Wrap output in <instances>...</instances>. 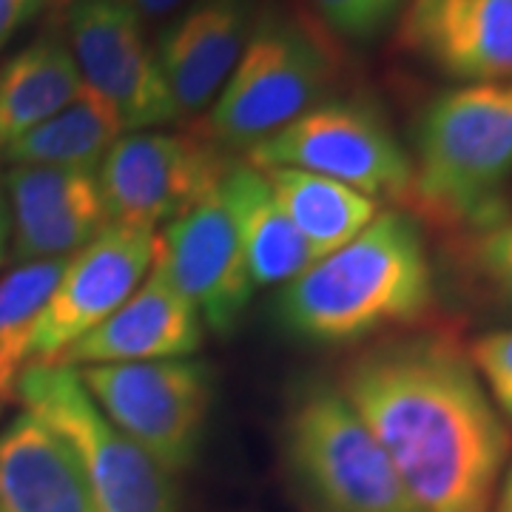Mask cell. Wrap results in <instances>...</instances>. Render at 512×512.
I'll return each mask as SVG.
<instances>
[{
  "mask_svg": "<svg viewBox=\"0 0 512 512\" xmlns=\"http://www.w3.org/2000/svg\"><path fill=\"white\" fill-rule=\"evenodd\" d=\"M333 384L421 512H490L512 427L461 345L441 333L384 336L353 353Z\"/></svg>",
  "mask_w": 512,
  "mask_h": 512,
  "instance_id": "obj_1",
  "label": "cell"
},
{
  "mask_svg": "<svg viewBox=\"0 0 512 512\" xmlns=\"http://www.w3.org/2000/svg\"><path fill=\"white\" fill-rule=\"evenodd\" d=\"M126 134L120 114L100 94L83 92L55 117L23 134L0 157L9 165H52V168H80L97 171L111 146Z\"/></svg>",
  "mask_w": 512,
  "mask_h": 512,
  "instance_id": "obj_21",
  "label": "cell"
},
{
  "mask_svg": "<svg viewBox=\"0 0 512 512\" xmlns=\"http://www.w3.org/2000/svg\"><path fill=\"white\" fill-rule=\"evenodd\" d=\"M436 271L416 214L387 208L362 234L316 259L276 293V322L311 345H356L419 322Z\"/></svg>",
  "mask_w": 512,
  "mask_h": 512,
  "instance_id": "obj_2",
  "label": "cell"
},
{
  "mask_svg": "<svg viewBox=\"0 0 512 512\" xmlns=\"http://www.w3.org/2000/svg\"><path fill=\"white\" fill-rule=\"evenodd\" d=\"M9 245H12V217H9L6 188H3V177H0V265L6 262Z\"/></svg>",
  "mask_w": 512,
  "mask_h": 512,
  "instance_id": "obj_28",
  "label": "cell"
},
{
  "mask_svg": "<svg viewBox=\"0 0 512 512\" xmlns=\"http://www.w3.org/2000/svg\"><path fill=\"white\" fill-rule=\"evenodd\" d=\"M117 3H123L128 12H134L140 20H157L183 9L185 0H117Z\"/></svg>",
  "mask_w": 512,
  "mask_h": 512,
  "instance_id": "obj_27",
  "label": "cell"
},
{
  "mask_svg": "<svg viewBox=\"0 0 512 512\" xmlns=\"http://www.w3.org/2000/svg\"><path fill=\"white\" fill-rule=\"evenodd\" d=\"M413 197L424 217L470 231L501 217L512 180V80L464 83L433 97L413 140Z\"/></svg>",
  "mask_w": 512,
  "mask_h": 512,
  "instance_id": "obj_3",
  "label": "cell"
},
{
  "mask_svg": "<svg viewBox=\"0 0 512 512\" xmlns=\"http://www.w3.org/2000/svg\"><path fill=\"white\" fill-rule=\"evenodd\" d=\"M157 242V231L109 222L83 251L69 256L37 319L29 367L57 365L100 328L146 279L157 259Z\"/></svg>",
  "mask_w": 512,
  "mask_h": 512,
  "instance_id": "obj_10",
  "label": "cell"
},
{
  "mask_svg": "<svg viewBox=\"0 0 512 512\" xmlns=\"http://www.w3.org/2000/svg\"><path fill=\"white\" fill-rule=\"evenodd\" d=\"M83 92V77L63 35L32 40L0 69V151L55 117Z\"/></svg>",
  "mask_w": 512,
  "mask_h": 512,
  "instance_id": "obj_19",
  "label": "cell"
},
{
  "mask_svg": "<svg viewBox=\"0 0 512 512\" xmlns=\"http://www.w3.org/2000/svg\"><path fill=\"white\" fill-rule=\"evenodd\" d=\"M467 359L493 399L495 410L512 427V325L476 336L467 348Z\"/></svg>",
  "mask_w": 512,
  "mask_h": 512,
  "instance_id": "obj_25",
  "label": "cell"
},
{
  "mask_svg": "<svg viewBox=\"0 0 512 512\" xmlns=\"http://www.w3.org/2000/svg\"><path fill=\"white\" fill-rule=\"evenodd\" d=\"M15 399L69 444L97 512H177L174 476L123 436L72 367H29Z\"/></svg>",
  "mask_w": 512,
  "mask_h": 512,
  "instance_id": "obj_6",
  "label": "cell"
},
{
  "mask_svg": "<svg viewBox=\"0 0 512 512\" xmlns=\"http://www.w3.org/2000/svg\"><path fill=\"white\" fill-rule=\"evenodd\" d=\"M15 262H52L83 251L106 225L109 214L97 171L9 165L3 174Z\"/></svg>",
  "mask_w": 512,
  "mask_h": 512,
  "instance_id": "obj_14",
  "label": "cell"
},
{
  "mask_svg": "<svg viewBox=\"0 0 512 512\" xmlns=\"http://www.w3.org/2000/svg\"><path fill=\"white\" fill-rule=\"evenodd\" d=\"M46 3L49 0H0V52L46 9Z\"/></svg>",
  "mask_w": 512,
  "mask_h": 512,
  "instance_id": "obj_26",
  "label": "cell"
},
{
  "mask_svg": "<svg viewBox=\"0 0 512 512\" xmlns=\"http://www.w3.org/2000/svg\"><path fill=\"white\" fill-rule=\"evenodd\" d=\"M63 265L66 259L20 262L0 276V407L15 399L20 376L29 367L37 319Z\"/></svg>",
  "mask_w": 512,
  "mask_h": 512,
  "instance_id": "obj_22",
  "label": "cell"
},
{
  "mask_svg": "<svg viewBox=\"0 0 512 512\" xmlns=\"http://www.w3.org/2000/svg\"><path fill=\"white\" fill-rule=\"evenodd\" d=\"M308 3L316 18L333 35L353 43H367L382 35L393 20H399L407 0H308Z\"/></svg>",
  "mask_w": 512,
  "mask_h": 512,
  "instance_id": "obj_24",
  "label": "cell"
},
{
  "mask_svg": "<svg viewBox=\"0 0 512 512\" xmlns=\"http://www.w3.org/2000/svg\"><path fill=\"white\" fill-rule=\"evenodd\" d=\"M202 342L205 325L200 313L154 259L137 291L100 328L80 339L57 365L80 370L100 365L191 359L200 353Z\"/></svg>",
  "mask_w": 512,
  "mask_h": 512,
  "instance_id": "obj_16",
  "label": "cell"
},
{
  "mask_svg": "<svg viewBox=\"0 0 512 512\" xmlns=\"http://www.w3.org/2000/svg\"><path fill=\"white\" fill-rule=\"evenodd\" d=\"M77 379L100 413L171 476L194 467L214 404V370L208 362L191 356L80 367Z\"/></svg>",
  "mask_w": 512,
  "mask_h": 512,
  "instance_id": "obj_8",
  "label": "cell"
},
{
  "mask_svg": "<svg viewBox=\"0 0 512 512\" xmlns=\"http://www.w3.org/2000/svg\"><path fill=\"white\" fill-rule=\"evenodd\" d=\"M254 168H296L350 185L379 205H410L413 160L379 111L362 100H322L242 154Z\"/></svg>",
  "mask_w": 512,
  "mask_h": 512,
  "instance_id": "obj_7",
  "label": "cell"
},
{
  "mask_svg": "<svg viewBox=\"0 0 512 512\" xmlns=\"http://www.w3.org/2000/svg\"><path fill=\"white\" fill-rule=\"evenodd\" d=\"M333 77L336 60L325 40L293 15L268 12L256 18L234 72L205 114V140L245 154L328 100Z\"/></svg>",
  "mask_w": 512,
  "mask_h": 512,
  "instance_id": "obj_5",
  "label": "cell"
},
{
  "mask_svg": "<svg viewBox=\"0 0 512 512\" xmlns=\"http://www.w3.org/2000/svg\"><path fill=\"white\" fill-rule=\"evenodd\" d=\"M222 200L237 228L239 248L256 291L282 288L305 274L313 254L276 202L265 174L248 163H231L220 183Z\"/></svg>",
  "mask_w": 512,
  "mask_h": 512,
  "instance_id": "obj_18",
  "label": "cell"
},
{
  "mask_svg": "<svg viewBox=\"0 0 512 512\" xmlns=\"http://www.w3.org/2000/svg\"><path fill=\"white\" fill-rule=\"evenodd\" d=\"M399 46L464 83L512 80V0H407Z\"/></svg>",
  "mask_w": 512,
  "mask_h": 512,
  "instance_id": "obj_13",
  "label": "cell"
},
{
  "mask_svg": "<svg viewBox=\"0 0 512 512\" xmlns=\"http://www.w3.org/2000/svg\"><path fill=\"white\" fill-rule=\"evenodd\" d=\"M461 251L478 285L512 311V214L461 231Z\"/></svg>",
  "mask_w": 512,
  "mask_h": 512,
  "instance_id": "obj_23",
  "label": "cell"
},
{
  "mask_svg": "<svg viewBox=\"0 0 512 512\" xmlns=\"http://www.w3.org/2000/svg\"><path fill=\"white\" fill-rule=\"evenodd\" d=\"M0 512H97L69 444L26 410L0 433Z\"/></svg>",
  "mask_w": 512,
  "mask_h": 512,
  "instance_id": "obj_17",
  "label": "cell"
},
{
  "mask_svg": "<svg viewBox=\"0 0 512 512\" xmlns=\"http://www.w3.org/2000/svg\"><path fill=\"white\" fill-rule=\"evenodd\" d=\"M490 512H512V458L504 470V476L498 481V490H495L493 504H490Z\"/></svg>",
  "mask_w": 512,
  "mask_h": 512,
  "instance_id": "obj_29",
  "label": "cell"
},
{
  "mask_svg": "<svg viewBox=\"0 0 512 512\" xmlns=\"http://www.w3.org/2000/svg\"><path fill=\"white\" fill-rule=\"evenodd\" d=\"M274 191L276 202L288 214L299 237L305 239L313 262L333 254L345 242L362 234L382 214V205L367 194L296 168H259Z\"/></svg>",
  "mask_w": 512,
  "mask_h": 512,
  "instance_id": "obj_20",
  "label": "cell"
},
{
  "mask_svg": "<svg viewBox=\"0 0 512 512\" xmlns=\"http://www.w3.org/2000/svg\"><path fill=\"white\" fill-rule=\"evenodd\" d=\"M228 165L205 137L126 131L97 165V185L111 225L157 231L211 194Z\"/></svg>",
  "mask_w": 512,
  "mask_h": 512,
  "instance_id": "obj_9",
  "label": "cell"
},
{
  "mask_svg": "<svg viewBox=\"0 0 512 512\" xmlns=\"http://www.w3.org/2000/svg\"><path fill=\"white\" fill-rule=\"evenodd\" d=\"M66 43L83 86L120 114L126 131L163 128L180 117L143 20L117 0H72Z\"/></svg>",
  "mask_w": 512,
  "mask_h": 512,
  "instance_id": "obj_11",
  "label": "cell"
},
{
  "mask_svg": "<svg viewBox=\"0 0 512 512\" xmlns=\"http://www.w3.org/2000/svg\"><path fill=\"white\" fill-rule=\"evenodd\" d=\"M279 464L299 512H421L336 384L293 390L279 427Z\"/></svg>",
  "mask_w": 512,
  "mask_h": 512,
  "instance_id": "obj_4",
  "label": "cell"
},
{
  "mask_svg": "<svg viewBox=\"0 0 512 512\" xmlns=\"http://www.w3.org/2000/svg\"><path fill=\"white\" fill-rule=\"evenodd\" d=\"M157 262L197 308L205 330L217 336L237 330L256 288L220 185L165 225L157 242Z\"/></svg>",
  "mask_w": 512,
  "mask_h": 512,
  "instance_id": "obj_12",
  "label": "cell"
},
{
  "mask_svg": "<svg viewBox=\"0 0 512 512\" xmlns=\"http://www.w3.org/2000/svg\"><path fill=\"white\" fill-rule=\"evenodd\" d=\"M0 410H3V407H0Z\"/></svg>",
  "mask_w": 512,
  "mask_h": 512,
  "instance_id": "obj_30",
  "label": "cell"
},
{
  "mask_svg": "<svg viewBox=\"0 0 512 512\" xmlns=\"http://www.w3.org/2000/svg\"><path fill=\"white\" fill-rule=\"evenodd\" d=\"M256 26V0H191L165 26L154 55L183 114L214 106Z\"/></svg>",
  "mask_w": 512,
  "mask_h": 512,
  "instance_id": "obj_15",
  "label": "cell"
}]
</instances>
